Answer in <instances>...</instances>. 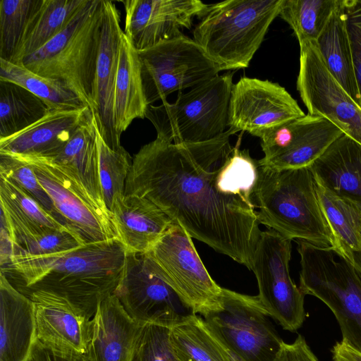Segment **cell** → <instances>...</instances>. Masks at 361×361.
I'll use <instances>...</instances> for the list:
<instances>
[{
	"label": "cell",
	"mask_w": 361,
	"mask_h": 361,
	"mask_svg": "<svg viewBox=\"0 0 361 361\" xmlns=\"http://www.w3.org/2000/svg\"><path fill=\"white\" fill-rule=\"evenodd\" d=\"M238 133L197 143L156 138L133 156L125 195L149 200L192 237L251 270L260 236L253 202L258 162Z\"/></svg>",
	"instance_id": "obj_1"
},
{
	"label": "cell",
	"mask_w": 361,
	"mask_h": 361,
	"mask_svg": "<svg viewBox=\"0 0 361 361\" xmlns=\"http://www.w3.org/2000/svg\"><path fill=\"white\" fill-rule=\"evenodd\" d=\"M126 253L118 238L41 256L11 247L1 272L18 277L28 292L42 290L65 297L92 318L98 304L116 290Z\"/></svg>",
	"instance_id": "obj_2"
},
{
	"label": "cell",
	"mask_w": 361,
	"mask_h": 361,
	"mask_svg": "<svg viewBox=\"0 0 361 361\" xmlns=\"http://www.w3.org/2000/svg\"><path fill=\"white\" fill-rule=\"evenodd\" d=\"M253 202L259 224L291 240L338 250L310 166L274 170L259 165Z\"/></svg>",
	"instance_id": "obj_3"
},
{
	"label": "cell",
	"mask_w": 361,
	"mask_h": 361,
	"mask_svg": "<svg viewBox=\"0 0 361 361\" xmlns=\"http://www.w3.org/2000/svg\"><path fill=\"white\" fill-rule=\"evenodd\" d=\"M102 17L103 0H86L62 32L20 66L63 82L93 111Z\"/></svg>",
	"instance_id": "obj_4"
},
{
	"label": "cell",
	"mask_w": 361,
	"mask_h": 361,
	"mask_svg": "<svg viewBox=\"0 0 361 361\" xmlns=\"http://www.w3.org/2000/svg\"><path fill=\"white\" fill-rule=\"evenodd\" d=\"M283 0H227L208 5L193 39L222 71L247 68Z\"/></svg>",
	"instance_id": "obj_5"
},
{
	"label": "cell",
	"mask_w": 361,
	"mask_h": 361,
	"mask_svg": "<svg viewBox=\"0 0 361 361\" xmlns=\"http://www.w3.org/2000/svg\"><path fill=\"white\" fill-rule=\"evenodd\" d=\"M296 241L300 290L330 309L340 326L341 341L361 353V272L334 247Z\"/></svg>",
	"instance_id": "obj_6"
},
{
	"label": "cell",
	"mask_w": 361,
	"mask_h": 361,
	"mask_svg": "<svg viewBox=\"0 0 361 361\" xmlns=\"http://www.w3.org/2000/svg\"><path fill=\"white\" fill-rule=\"evenodd\" d=\"M233 73L218 75L180 92L173 103L149 105L145 118L154 126L157 137L174 143L213 140L228 129Z\"/></svg>",
	"instance_id": "obj_7"
},
{
	"label": "cell",
	"mask_w": 361,
	"mask_h": 361,
	"mask_svg": "<svg viewBox=\"0 0 361 361\" xmlns=\"http://www.w3.org/2000/svg\"><path fill=\"white\" fill-rule=\"evenodd\" d=\"M201 315L238 361H274L283 342L257 296L224 288Z\"/></svg>",
	"instance_id": "obj_8"
},
{
	"label": "cell",
	"mask_w": 361,
	"mask_h": 361,
	"mask_svg": "<svg viewBox=\"0 0 361 361\" xmlns=\"http://www.w3.org/2000/svg\"><path fill=\"white\" fill-rule=\"evenodd\" d=\"M148 105L176 91L192 88L223 71L193 39L185 35L137 51Z\"/></svg>",
	"instance_id": "obj_9"
},
{
	"label": "cell",
	"mask_w": 361,
	"mask_h": 361,
	"mask_svg": "<svg viewBox=\"0 0 361 361\" xmlns=\"http://www.w3.org/2000/svg\"><path fill=\"white\" fill-rule=\"evenodd\" d=\"M144 255L152 270L197 314L201 315L220 300L224 288L210 276L192 237L179 224L173 223Z\"/></svg>",
	"instance_id": "obj_10"
},
{
	"label": "cell",
	"mask_w": 361,
	"mask_h": 361,
	"mask_svg": "<svg viewBox=\"0 0 361 361\" xmlns=\"http://www.w3.org/2000/svg\"><path fill=\"white\" fill-rule=\"evenodd\" d=\"M291 240L276 231H262L254 255L252 271L259 288V298L269 317L283 329H299L306 318L305 294L289 271Z\"/></svg>",
	"instance_id": "obj_11"
},
{
	"label": "cell",
	"mask_w": 361,
	"mask_h": 361,
	"mask_svg": "<svg viewBox=\"0 0 361 361\" xmlns=\"http://www.w3.org/2000/svg\"><path fill=\"white\" fill-rule=\"evenodd\" d=\"M113 294L140 324L173 328L197 314L152 270L144 254L127 252L123 272Z\"/></svg>",
	"instance_id": "obj_12"
},
{
	"label": "cell",
	"mask_w": 361,
	"mask_h": 361,
	"mask_svg": "<svg viewBox=\"0 0 361 361\" xmlns=\"http://www.w3.org/2000/svg\"><path fill=\"white\" fill-rule=\"evenodd\" d=\"M343 134L327 118L305 114L253 135L264 154L258 164L274 170L310 166Z\"/></svg>",
	"instance_id": "obj_13"
},
{
	"label": "cell",
	"mask_w": 361,
	"mask_h": 361,
	"mask_svg": "<svg viewBox=\"0 0 361 361\" xmlns=\"http://www.w3.org/2000/svg\"><path fill=\"white\" fill-rule=\"evenodd\" d=\"M297 90L308 114L323 116L361 145V109L329 72L315 42L300 45Z\"/></svg>",
	"instance_id": "obj_14"
},
{
	"label": "cell",
	"mask_w": 361,
	"mask_h": 361,
	"mask_svg": "<svg viewBox=\"0 0 361 361\" xmlns=\"http://www.w3.org/2000/svg\"><path fill=\"white\" fill-rule=\"evenodd\" d=\"M24 160L32 164L52 200L57 221L82 245L118 238L111 219L97 210L61 171L42 159Z\"/></svg>",
	"instance_id": "obj_15"
},
{
	"label": "cell",
	"mask_w": 361,
	"mask_h": 361,
	"mask_svg": "<svg viewBox=\"0 0 361 361\" xmlns=\"http://www.w3.org/2000/svg\"><path fill=\"white\" fill-rule=\"evenodd\" d=\"M305 114L297 101L278 83L243 77L233 86L228 127L255 133Z\"/></svg>",
	"instance_id": "obj_16"
},
{
	"label": "cell",
	"mask_w": 361,
	"mask_h": 361,
	"mask_svg": "<svg viewBox=\"0 0 361 361\" xmlns=\"http://www.w3.org/2000/svg\"><path fill=\"white\" fill-rule=\"evenodd\" d=\"M124 34L137 51L183 35L208 4L198 0H126Z\"/></svg>",
	"instance_id": "obj_17"
},
{
	"label": "cell",
	"mask_w": 361,
	"mask_h": 361,
	"mask_svg": "<svg viewBox=\"0 0 361 361\" xmlns=\"http://www.w3.org/2000/svg\"><path fill=\"white\" fill-rule=\"evenodd\" d=\"M28 293L34 307L36 339L55 350L85 355L92 317L60 295L42 290Z\"/></svg>",
	"instance_id": "obj_18"
},
{
	"label": "cell",
	"mask_w": 361,
	"mask_h": 361,
	"mask_svg": "<svg viewBox=\"0 0 361 361\" xmlns=\"http://www.w3.org/2000/svg\"><path fill=\"white\" fill-rule=\"evenodd\" d=\"M123 31L119 12L111 1L103 0L101 42L94 84L92 111L102 137L113 149H121L114 118V91Z\"/></svg>",
	"instance_id": "obj_19"
},
{
	"label": "cell",
	"mask_w": 361,
	"mask_h": 361,
	"mask_svg": "<svg viewBox=\"0 0 361 361\" xmlns=\"http://www.w3.org/2000/svg\"><path fill=\"white\" fill-rule=\"evenodd\" d=\"M96 126V117L92 111L55 156L37 159L61 171L97 210L111 219L100 184Z\"/></svg>",
	"instance_id": "obj_20"
},
{
	"label": "cell",
	"mask_w": 361,
	"mask_h": 361,
	"mask_svg": "<svg viewBox=\"0 0 361 361\" xmlns=\"http://www.w3.org/2000/svg\"><path fill=\"white\" fill-rule=\"evenodd\" d=\"M91 109L49 110L39 121L10 137L0 139V153L23 159H47L70 140Z\"/></svg>",
	"instance_id": "obj_21"
},
{
	"label": "cell",
	"mask_w": 361,
	"mask_h": 361,
	"mask_svg": "<svg viewBox=\"0 0 361 361\" xmlns=\"http://www.w3.org/2000/svg\"><path fill=\"white\" fill-rule=\"evenodd\" d=\"M118 238L128 252H148L174 223L156 204L137 195L116 197L110 209Z\"/></svg>",
	"instance_id": "obj_22"
},
{
	"label": "cell",
	"mask_w": 361,
	"mask_h": 361,
	"mask_svg": "<svg viewBox=\"0 0 361 361\" xmlns=\"http://www.w3.org/2000/svg\"><path fill=\"white\" fill-rule=\"evenodd\" d=\"M142 324L131 318L114 294L101 301L92 318L87 361H129Z\"/></svg>",
	"instance_id": "obj_23"
},
{
	"label": "cell",
	"mask_w": 361,
	"mask_h": 361,
	"mask_svg": "<svg viewBox=\"0 0 361 361\" xmlns=\"http://www.w3.org/2000/svg\"><path fill=\"white\" fill-rule=\"evenodd\" d=\"M36 339L31 299L0 275V361H27Z\"/></svg>",
	"instance_id": "obj_24"
},
{
	"label": "cell",
	"mask_w": 361,
	"mask_h": 361,
	"mask_svg": "<svg viewBox=\"0 0 361 361\" xmlns=\"http://www.w3.org/2000/svg\"><path fill=\"white\" fill-rule=\"evenodd\" d=\"M316 180L361 208V145L341 135L310 166Z\"/></svg>",
	"instance_id": "obj_25"
},
{
	"label": "cell",
	"mask_w": 361,
	"mask_h": 361,
	"mask_svg": "<svg viewBox=\"0 0 361 361\" xmlns=\"http://www.w3.org/2000/svg\"><path fill=\"white\" fill-rule=\"evenodd\" d=\"M1 224L12 245L51 230L66 228L34 199L0 176Z\"/></svg>",
	"instance_id": "obj_26"
},
{
	"label": "cell",
	"mask_w": 361,
	"mask_h": 361,
	"mask_svg": "<svg viewBox=\"0 0 361 361\" xmlns=\"http://www.w3.org/2000/svg\"><path fill=\"white\" fill-rule=\"evenodd\" d=\"M148 106L138 53L123 32L114 91V118L120 138L133 120L145 118Z\"/></svg>",
	"instance_id": "obj_27"
},
{
	"label": "cell",
	"mask_w": 361,
	"mask_h": 361,
	"mask_svg": "<svg viewBox=\"0 0 361 361\" xmlns=\"http://www.w3.org/2000/svg\"><path fill=\"white\" fill-rule=\"evenodd\" d=\"M315 42L329 72L360 107L343 0Z\"/></svg>",
	"instance_id": "obj_28"
},
{
	"label": "cell",
	"mask_w": 361,
	"mask_h": 361,
	"mask_svg": "<svg viewBox=\"0 0 361 361\" xmlns=\"http://www.w3.org/2000/svg\"><path fill=\"white\" fill-rule=\"evenodd\" d=\"M86 0H39L25 30L11 63L20 65L27 56L62 32Z\"/></svg>",
	"instance_id": "obj_29"
},
{
	"label": "cell",
	"mask_w": 361,
	"mask_h": 361,
	"mask_svg": "<svg viewBox=\"0 0 361 361\" xmlns=\"http://www.w3.org/2000/svg\"><path fill=\"white\" fill-rule=\"evenodd\" d=\"M171 335L180 361H238L198 314L171 328Z\"/></svg>",
	"instance_id": "obj_30"
},
{
	"label": "cell",
	"mask_w": 361,
	"mask_h": 361,
	"mask_svg": "<svg viewBox=\"0 0 361 361\" xmlns=\"http://www.w3.org/2000/svg\"><path fill=\"white\" fill-rule=\"evenodd\" d=\"M0 80L12 82L25 88L42 99L50 110H73L88 106L63 82L39 75L23 66L1 59Z\"/></svg>",
	"instance_id": "obj_31"
},
{
	"label": "cell",
	"mask_w": 361,
	"mask_h": 361,
	"mask_svg": "<svg viewBox=\"0 0 361 361\" xmlns=\"http://www.w3.org/2000/svg\"><path fill=\"white\" fill-rule=\"evenodd\" d=\"M49 110L42 99L25 88L0 80V139L22 131Z\"/></svg>",
	"instance_id": "obj_32"
},
{
	"label": "cell",
	"mask_w": 361,
	"mask_h": 361,
	"mask_svg": "<svg viewBox=\"0 0 361 361\" xmlns=\"http://www.w3.org/2000/svg\"><path fill=\"white\" fill-rule=\"evenodd\" d=\"M317 190L336 238L338 251L351 262L352 254L361 250V208L352 201L331 192L317 181Z\"/></svg>",
	"instance_id": "obj_33"
},
{
	"label": "cell",
	"mask_w": 361,
	"mask_h": 361,
	"mask_svg": "<svg viewBox=\"0 0 361 361\" xmlns=\"http://www.w3.org/2000/svg\"><path fill=\"white\" fill-rule=\"evenodd\" d=\"M341 0H283L279 16L293 30L299 45L316 42Z\"/></svg>",
	"instance_id": "obj_34"
},
{
	"label": "cell",
	"mask_w": 361,
	"mask_h": 361,
	"mask_svg": "<svg viewBox=\"0 0 361 361\" xmlns=\"http://www.w3.org/2000/svg\"><path fill=\"white\" fill-rule=\"evenodd\" d=\"M96 132L100 184L104 201L110 212L114 199L125 195L133 157L123 147L119 150L111 149L102 137L97 123Z\"/></svg>",
	"instance_id": "obj_35"
},
{
	"label": "cell",
	"mask_w": 361,
	"mask_h": 361,
	"mask_svg": "<svg viewBox=\"0 0 361 361\" xmlns=\"http://www.w3.org/2000/svg\"><path fill=\"white\" fill-rule=\"evenodd\" d=\"M39 1H0V59L13 61Z\"/></svg>",
	"instance_id": "obj_36"
},
{
	"label": "cell",
	"mask_w": 361,
	"mask_h": 361,
	"mask_svg": "<svg viewBox=\"0 0 361 361\" xmlns=\"http://www.w3.org/2000/svg\"><path fill=\"white\" fill-rule=\"evenodd\" d=\"M129 361H180L173 345L171 328L153 324H142Z\"/></svg>",
	"instance_id": "obj_37"
},
{
	"label": "cell",
	"mask_w": 361,
	"mask_h": 361,
	"mask_svg": "<svg viewBox=\"0 0 361 361\" xmlns=\"http://www.w3.org/2000/svg\"><path fill=\"white\" fill-rule=\"evenodd\" d=\"M0 176L22 189L57 221V213L53 201L40 184L30 162L0 153Z\"/></svg>",
	"instance_id": "obj_38"
},
{
	"label": "cell",
	"mask_w": 361,
	"mask_h": 361,
	"mask_svg": "<svg viewBox=\"0 0 361 361\" xmlns=\"http://www.w3.org/2000/svg\"><path fill=\"white\" fill-rule=\"evenodd\" d=\"M83 245L68 229L51 230L25 239L11 247L25 253L35 255H48L76 249Z\"/></svg>",
	"instance_id": "obj_39"
},
{
	"label": "cell",
	"mask_w": 361,
	"mask_h": 361,
	"mask_svg": "<svg viewBox=\"0 0 361 361\" xmlns=\"http://www.w3.org/2000/svg\"><path fill=\"white\" fill-rule=\"evenodd\" d=\"M361 109V0H343Z\"/></svg>",
	"instance_id": "obj_40"
},
{
	"label": "cell",
	"mask_w": 361,
	"mask_h": 361,
	"mask_svg": "<svg viewBox=\"0 0 361 361\" xmlns=\"http://www.w3.org/2000/svg\"><path fill=\"white\" fill-rule=\"evenodd\" d=\"M274 361H319L299 334L292 343L283 342Z\"/></svg>",
	"instance_id": "obj_41"
},
{
	"label": "cell",
	"mask_w": 361,
	"mask_h": 361,
	"mask_svg": "<svg viewBox=\"0 0 361 361\" xmlns=\"http://www.w3.org/2000/svg\"><path fill=\"white\" fill-rule=\"evenodd\" d=\"M30 357L33 361H87L85 355L55 350L42 345L37 339L32 346Z\"/></svg>",
	"instance_id": "obj_42"
},
{
	"label": "cell",
	"mask_w": 361,
	"mask_h": 361,
	"mask_svg": "<svg viewBox=\"0 0 361 361\" xmlns=\"http://www.w3.org/2000/svg\"><path fill=\"white\" fill-rule=\"evenodd\" d=\"M333 361H361V353L345 342H336L331 349Z\"/></svg>",
	"instance_id": "obj_43"
},
{
	"label": "cell",
	"mask_w": 361,
	"mask_h": 361,
	"mask_svg": "<svg viewBox=\"0 0 361 361\" xmlns=\"http://www.w3.org/2000/svg\"><path fill=\"white\" fill-rule=\"evenodd\" d=\"M351 262L361 272V250L352 254Z\"/></svg>",
	"instance_id": "obj_44"
},
{
	"label": "cell",
	"mask_w": 361,
	"mask_h": 361,
	"mask_svg": "<svg viewBox=\"0 0 361 361\" xmlns=\"http://www.w3.org/2000/svg\"><path fill=\"white\" fill-rule=\"evenodd\" d=\"M27 361H33L32 359L31 358V357H29V359L27 360Z\"/></svg>",
	"instance_id": "obj_45"
}]
</instances>
